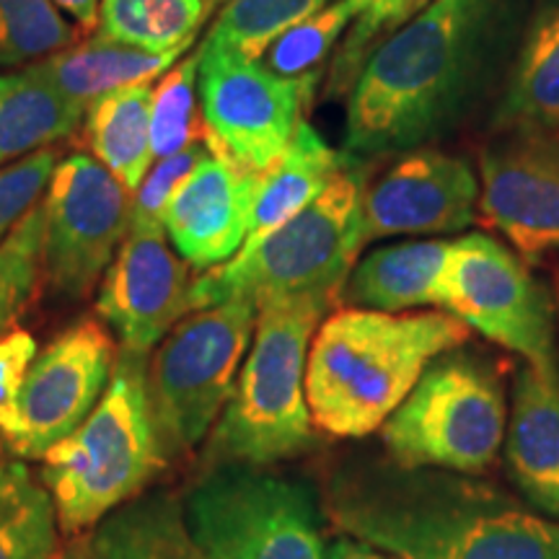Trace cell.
<instances>
[{"instance_id":"6da1fadb","label":"cell","mask_w":559,"mask_h":559,"mask_svg":"<svg viewBox=\"0 0 559 559\" xmlns=\"http://www.w3.org/2000/svg\"><path fill=\"white\" fill-rule=\"evenodd\" d=\"M321 508L391 559H559V521L472 474L358 456L326 474Z\"/></svg>"},{"instance_id":"7a4b0ae2","label":"cell","mask_w":559,"mask_h":559,"mask_svg":"<svg viewBox=\"0 0 559 559\" xmlns=\"http://www.w3.org/2000/svg\"><path fill=\"white\" fill-rule=\"evenodd\" d=\"M508 0H436L370 52L347 94L345 153L389 156L445 132L485 70Z\"/></svg>"},{"instance_id":"3957f363","label":"cell","mask_w":559,"mask_h":559,"mask_svg":"<svg viewBox=\"0 0 559 559\" xmlns=\"http://www.w3.org/2000/svg\"><path fill=\"white\" fill-rule=\"evenodd\" d=\"M472 330L445 311L383 313L342 306L326 313L309 347L306 402L313 428L366 438L407 400L419 376Z\"/></svg>"},{"instance_id":"277c9868","label":"cell","mask_w":559,"mask_h":559,"mask_svg":"<svg viewBox=\"0 0 559 559\" xmlns=\"http://www.w3.org/2000/svg\"><path fill=\"white\" fill-rule=\"evenodd\" d=\"M340 298L332 293L262 300L236 386L210 432V469L226 464L270 466L317 443L306 402V362L313 334Z\"/></svg>"},{"instance_id":"5b68a950","label":"cell","mask_w":559,"mask_h":559,"mask_svg":"<svg viewBox=\"0 0 559 559\" xmlns=\"http://www.w3.org/2000/svg\"><path fill=\"white\" fill-rule=\"evenodd\" d=\"M145 360L148 355L120 349L99 404L41 456L39 479L70 539L91 534L135 500L166 466L151 417Z\"/></svg>"},{"instance_id":"8992f818","label":"cell","mask_w":559,"mask_h":559,"mask_svg":"<svg viewBox=\"0 0 559 559\" xmlns=\"http://www.w3.org/2000/svg\"><path fill=\"white\" fill-rule=\"evenodd\" d=\"M366 185L368 171L362 160L349 158L337 179L296 218L254 247L241 249L234 260L200 272L192 280L190 311L228 298H251L257 306L267 298L298 293H332L340 298L349 270L366 247Z\"/></svg>"},{"instance_id":"52a82bcc","label":"cell","mask_w":559,"mask_h":559,"mask_svg":"<svg viewBox=\"0 0 559 559\" xmlns=\"http://www.w3.org/2000/svg\"><path fill=\"white\" fill-rule=\"evenodd\" d=\"M257 311L251 298L192 309L151 349L145 386L166 464L190 456L213 432L249 353Z\"/></svg>"},{"instance_id":"ba28073f","label":"cell","mask_w":559,"mask_h":559,"mask_svg":"<svg viewBox=\"0 0 559 559\" xmlns=\"http://www.w3.org/2000/svg\"><path fill=\"white\" fill-rule=\"evenodd\" d=\"M506 430L500 370L456 347L425 368L381 425V443L394 464L409 469L479 474L495 464Z\"/></svg>"},{"instance_id":"9c48e42d","label":"cell","mask_w":559,"mask_h":559,"mask_svg":"<svg viewBox=\"0 0 559 559\" xmlns=\"http://www.w3.org/2000/svg\"><path fill=\"white\" fill-rule=\"evenodd\" d=\"M181 515L205 559H326L317 495L264 466H213Z\"/></svg>"},{"instance_id":"30bf717a","label":"cell","mask_w":559,"mask_h":559,"mask_svg":"<svg viewBox=\"0 0 559 559\" xmlns=\"http://www.w3.org/2000/svg\"><path fill=\"white\" fill-rule=\"evenodd\" d=\"M438 309L531 366L557 362V306L528 264L487 234L451 241Z\"/></svg>"},{"instance_id":"8fae6325","label":"cell","mask_w":559,"mask_h":559,"mask_svg":"<svg viewBox=\"0 0 559 559\" xmlns=\"http://www.w3.org/2000/svg\"><path fill=\"white\" fill-rule=\"evenodd\" d=\"M41 210V283L55 298H88L128 236L132 192L91 153L75 151L55 166Z\"/></svg>"},{"instance_id":"7c38bea8","label":"cell","mask_w":559,"mask_h":559,"mask_svg":"<svg viewBox=\"0 0 559 559\" xmlns=\"http://www.w3.org/2000/svg\"><path fill=\"white\" fill-rule=\"evenodd\" d=\"M200 107L210 145L241 169L264 174L288 151L321 79H283L262 60H247L200 41Z\"/></svg>"},{"instance_id":"4fadbf2b","label":"cell","mask_w":559,"mask_h":559,"mask_svg":"<svg viewBox=\"0 0 559 559\" xmlns=\"http://www.w3.org/2000/svg\"><path fill=\"white\" fill-rule=\"evenodd\" d=\"M117 353V340L96 319H79L55 334L26 370L16 425L3 438L13 456L41 459L79 428L99 404Z\"/></svg>"},{"instance_id":"5bb4252c","label":"cell","mask_w":559,"mask_h":559,"mask_svg":"<svg viewBox=\"0 0 559 559\" xmlns=\"http://www.w3.org/2000/svg\"><path fill=\"white\" fill-rule=\"evenodd\" d=\"M192 280L190 262L171 247L164 223L130 221L99 283L96 317L124 353L151 355L190 311Z\"/></svg>"},{"instance_id":"9a60e30c","label":"cell","mask_w":559,"mask_h":559,"mask_svg":"<svg viewBox=\"0 0 559 559\" xmlns=\"http://www.w3.org/2000/svg\"><path fill=\"white\" fill-rule=\"evenodd\" d=\"M479 156V218L531 264L559 254V140L513 128Z\"/></svg>"},{"instance_id":"2e32d148","label":"cell","mask_w":559,"mask_h":559,"mask_svg":"<svg viewBox=\"0 0 559 559\" xmlns=\"http://www.w3.org/2000/svg\"><path fill=\"white\" fill-rule=\"evenodd\" d=\"M479 215V179L436 148L402 153L362 194V239L459 234Z\"/></svg>"},{"instance_id":"e0dca14e","label":"cell","mask_w":559,"mask_h":559,"mask_svg":"<svg viewBox=\"0 0 559 559\" xmlns=\"http://www.w3.org/2000/svg\"><path fill=\"white\" fill-rule=\"evenodd\" d=\"M260 177L213 151L174 192L160 223L190 267L205 272L239 254Z\"/></svg>"},{"instance_id":"ac0fdd59","label":"cell","mask_w":559,"mask_h":559,"mask_svg":"<svg viewBox=\"0 0 559 559\" xmlns=\"http://www.w3.org/2000/svg\"><path fill=\"white\" fill-rule=\"evenodd\" d=\"M506 436L510 477L531 506L559 521V362H523Z\"/></svg>"},{"instance_id":"d6986e66","label":"cell","mask_w":559,"mask_h":559,"mask_svg":"<svg viewBox=\"0 0 559 559\" xmlns=\"http://www.w3.org/2000/svg\"><path fill=\"white\" fill-rule=\"evenodd\" d=\"M451 241H404L368 251L355 262L340 290V306L383 313H407L438 306L440 280Z\"/></svg>"},{"instance_id":"ffe728a7","label":"cell","mask_w":559,"mask_h":559,"mask_svg":"<svg viewBox=\"0 0 559 559\" xmlns=\"http://www.w3.org/2000/svg\"><path fill=\"white\" fill-rule=\"evenodd\" d=\"M190 50L192 47L148 52L96 34V37L75 41L66 50L50 55V58L32 62V68L66 99L86 109L91 102L109 91L160 79Z\"/></svg>"},{"instance_id":"44dd1931","label":"cell","mask_w":559,"mask_h":559,"mask_svg":"<svg viewBox=\"0 0 559 559\" xmlns=\"http://www.w3.org/2000/svg\"><path fill=\"white\" fill-rule=\"evenodd\" d=\"M347 164L349 156L345 151L330 148L311 122H300L288 151L260 177L241 249L254 247L272 230L296 218L300 210L309 207L337 179Z\"/></svg>"},{"instance_id":"7402d4cb","label":"cell","mask_w":559,"mask_h":559,"mask_svg":"<svg viewBox=\"0 0 559 559\" xmlns=\"http://www.w3.org/2000/svg\"><path fill=\"white\" fill-rule=\"evenodd\" d=\"M83 115L32 66L0 70V169L75 135Z\"/></svg>"},{"instance_id":"603a6c76","label":"cell","mask_w":559,"mask_h":559,"mask_svg":"<svg viewBox=\"0 0 559 559\" xmlns=\"http://www.w3.org/2000/svg\"><path fill=\"white\" fill-rule=\"evenodd\" d=\"M151 83L124 86L91 102L83 115V138L99 164L135 194L153 166Z\"/></svg>"},{"instance_id":"cb8c5ba5","label":"cell","mask_w":559,"mask_h":559,"mask_svg":"<svg viewBox=\"0 0 559 559\" xmlns=\"http://www.w3.org/2000/svg\"><path fill=\"white\" fill-rule=\"evenodd\" d=\"M94 559H205L166 492L135 498L88 534Z\"/></svg>"},{"instance_id":"d4e9b609","label":"cell","mask_w":559,"mask_h":559,"mask_svg":"<svg viewBox=\"0 0 559 559\" xmlns=\"http://www.w3.org/2000/svg\"><path fill=\"white\" fill-rule=\"evenodd\" d=\"M498 122L502 130H536L559 140V3L531 29Z\"/></svg>"},{"instance_id":"484cf974","label":"cell","mask_w":559,"mask_h":559,"mask_svg":"<svg viewBox=\"0 0 559 559\" xmlns=\"http://www.w3.org/2000/svg\"><path fill=\"white\" fill-rule=\"evenodd\" d=\"M58 510L24 461H0V559H58Z\"/></svg>"},{"instance_id":"4316f807","label":"cell","mask_w":559,"mask_h":559,"mask_svg":"<svg viewBox=\"0 0 559 559\" xmlns=\"http://www.w3.org/2000/svg\"><path fill=\"white\" fill-rule=\"evenodd\" d=\"M226 0H102L99 34L148 52L194 47L202 26Z\"/></svg>"},{"instance_id":"83f0119b","label":"cell","mask_w":559,"mask_h":559,"mask_svg":"<svg viewBox=\"0 0 559 559\" xmlns=\"http://www.w3.org/2000/svg\"><path fill=\"white\" fill-rule=\"evenodd\" d=\"M334 0H226L200 41L247 60H262L280 34Z\"/></svg>"},{"instance_id":"f1b7e54d","label":"cell","mask_w":559,"mask_h":559,"mask_svg":"<svg viewBox=\"0 0 559 559\" xmlns=\"http://www.w3.org/2000/svg\"><path fill=\"white\" fill-rule=\"evenodd\" d=\"M362 11L366 0H334L326 9L280 34L262 55V62L283 79H321L324 62Z\"/></svg>"},{"instance_id":"f546056e","label":"cell","mask_w":559,"mask_h":559,"mask_svg":"<svg viewBox=\"0 0 559 559\" xmlns=\"http://www.w3.org/2000/svg\"><path fill=\"white\" fill-rule=\"evenodd\" d=\"M200 50L187 52L169 73L160 75L151 102V153L153 160L169 158L187 145L207 138L200 107Z\"/></svg>"},{"instance_id":"4dcf8cb0","label":"cell","mask_w":559,"mask_h":559,"mask_svg":"<svg viewBox=\"0 0 559 559\" xmlns=\"http://www.w3.org/2000/svg\"><path fill=\"white\" fill-rule=\"evenodd\" d=\"M55 0H0V70L32 66L79 41Z\"/></svg>"},{"instance_id":"1f68e13d","label":"cell","mask_w":559,"mask_h":559,"mask_svg":"<svg viewBox=\"0 0 559 559\" xmlns=\"http://www.w3.org/2000/svg\"><path fill=\"white\" fill-rule=\"evenodd\" d=\"M45 210L41 202L0 243V337L13 330L41 283Z\"/></svg>"},{"instance_id":"d6a6232c","label":"cell","mask_w":559,"mask_h":559,"mask_svg":"<svg viewBox=\"0 0 559 559\" xmlns=\"http://www.w3.org/2000/svg\"><path fill=\"white\" fill-rule=\"evenodd\" d=\"M436 0H373L358 19L353 21L345 39L340 41V50L334 55L330 81H326V94L342 96L349 94L360 68L366 66L370 52L391 37L396 29H402L407 21L417 13H423Z\"/></svg>"},{"instance_id":"836d02e7","label":"cell","mask_w":559,"mask_h":559,"mask_svg":"<svg viewBox=\"0 0 559 559\" xmlns=\"http://www.w3.org/2000/svg\"><path fill=\"white\" fill-rule=\"evenodd\" d=\"M60 158L58 145H50L0 169V243L45 198Z\"/></svg>"},{"instance_id":"e575fe53","label":"cell","mask_w":559,"mask_h":559,"mask_svg":"<svg viewBox=\"0 0 559 559\" xmlns=\"http://www.w3.org/2000/svg\"><path fill=\"white\" fill-rule=\"evenodd\" d=\"M210 153H213V145H210V138H205L187 145L185 151L174 153L169 158L153 160L145 179L140 181L135 194H132V221L160 223V215H164L174 192L185 185L187 177L198 169Z\"/></svg>"},{"instance_id":"d590c367","label":"cell","mask_w":559,"mask_h":559,"mask_svg":"<svg viewBox=\"0 0 559 559\" xmlns=\"http://www.w3.org/2000/svg\"><path fill=\"white\" fill-rule=\"evenodd\" d=\"M39 345L34 334L26 330L5 332L0 337V436L9 438L16 425V404L21 386H24L26 370L37 358Z\"/></svg>"},{"instance_id":"8d00e7d4","label":"cell","mask_w":559,"mask_h":559,"mask_svg":"<svg viewBox=\"0 0 559 559\" xmlns=\"http://www.w3.org/2000/svg\"><path fill=\"white\" fill-rule=\"evenodd\" d=\"M99 3L102 0H55V5L68 13L81 32H94L99 26Z\"/></svg>"},{"instance_id":"74e56055","label":"cell","mask_w":559,"mask_h":559,"mask_svg":"<svg viewBox=\"0 0 559 559\" xmlns=\"http://www.w3.org/2000/svg\"><path fill=\"white\" fill-rule=\"evenodd\" d=\"M326 559H391L389 555H383L381 549L368 547L358 539H349V536H342V539L332 542L326 547Z\"/></svg>"},{"instance_id":"f35d334b","label":"cell","mask_w":559,"mask_h":559,"mask_svg":"<svg viewBox=\"0 0 559 559\" xmlns=\"http://www.w3.org/2000/svg\"><path fill=\"white\" fill-rule=\"evenodd\" d=\"M58 559H94V555H91L88 534L81 536V539H73V544H70Z\"/></svg>"},{"instance_id":"ab89813d","label":"cell","mask_w":559,"mask_h":559,"mask_svg":"<svg viewBox=\"0 0 559 559\" xmlns=\"http://www.w3.org/2000/svg\"><path fill=\"white\" fill-rule=\"evenodd\" d=\"M551 296H555L557 306V362H559V260L551 267Z\"/></svg>"},{"instance_id":"60d3db41","label":"cell","mask_w":559,"mask_h":559,"mask_svg":"<svg viewBox=\"0 0 559 559\" xmlns=\"http://www.w3.org/2000/svg\"><path fill=\"white\" fill-rule=\"evenodd\" d=\"M370 3H373V0H366V9H368V5H370Z\"/></svg>"}]
</instances>
